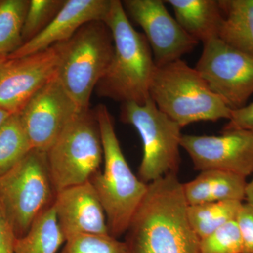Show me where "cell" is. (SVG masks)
Wrapping results in <instances>:
<instances>
[{"label":"cell","instance_id":"obj_28","mask_svg":"<svg viewBox=\"0 0 253 253\" xmlns=\"http://www.w3.org/2000/svg\"><path fill=\"white\" fill-rule=\"evenodd\" d=\"M16 236L0 206V253H15Z\"/></svg>","mask_w":253,"mask_h":253},{"label":"cell","instance_id":"obj_23","mask_svg":"<svg viewBox=\"0 0 253 253\" xmlns=\"http://www.w3.org/2000/svg\"><path fill=\"white\" fill-rule=\"evenodd\" d=\"M60 253H128L125 241L110 234H80L68 238Z\"/></svg>","mask_w":253,"mask_h":253},{"label":"cell","instance_id":"obj_13","mask_svg":"<svg viewBox=\"0 0 253 253\" xmlns=\"http://www.w3.org/2000/svg\"><path fill=\"white\" fill-rule=\"evenodd\" d=\"M180 145L197 170L217 169L246 178L253 173V133L250 131L224 129L219 136L182 135Z\"/></svg>","mask_w":253,"mask_h":253},{"label":"cell","instance_id":"obj_12","mask_svg":"<svg viewBox=\"0 0 253 253\" xmlns=\"http://www.w3.org/2000/svg\"><path fill=\"white\" fill-rule=\"evenodd\" d=\"M81 111L56 76L32 96L19 114L32 148L46 151Z\"/></svg>","mask_w":253,"mask_h":253},{"label":"cell","instance_id":"obj_2","mask_svg":"<svg viewBox=\"0 0 253 253\" xmlns=\"http://www.w3.org/2000/svg\"><path fill=\"white\" fill-rule=\"evenodd\" d=\"M104 23L112 34L114 50L109 68L96 86V93L123 104H144L150 98L156 67L149 42L133 28L119 0H112Z\"/></svg>","mask_w":253,"mask_h":253},{"label":"cell","instance_id":"obj_10","mask_svg":"<svg viewBox=\"0 0 253 253\" xmlns=\"http://www.w3.org/2000/svg\"><path fill=\"white\" fill-rule=\"evenodd\" d=\"M65 43L23 56H0V107L19 113L37 91L57 76Z\"/></svg>","mask_w":253,"mask_h":253},{"label":"cell","instance_id":"obj_15","mask_svg":"<svg viewBox=\"0 0 253 253\" xmlns=\"http://www.w3.org/2000/svg\"><path fill=\"white\" fill-rule=\"evenodd\" d=\"M112 0H67L45 29L26 42L8 58L23 57L68 41L86 23L104 22Z\"/></svg>","mask_w":253,"mask_h":253},{"label":"cell","instance_id":"obj_8","mask_svg":"<svg viewBox=\"0 0 253 253\" xmlns=\"http://www.w3.org/2000/svg\"><path fill=\"white\" fill-rule=\"evenodd\" d=\"M121 119L135 128L142 141L139 179L149 184L168 174H176L182 127L161 112L151 97L144 104H123Z\"/></svg>","mask_w":253,"mask_h":253},{"label":"cell","instance_id":"obj_24","mask_svg":"<svg viewBox=\"0 0 253 253\" xmlns=\"http://www.w3.org/2000/svg\"><path fill=\"white\" fill-rule=\"evenodd\" d=\"M64 3L63 0H31L23 24V44L45 29Z\"/></svg>","mask_w":253,"mask_h":253},{"label":"cell","instance_id":"obj_14","mask_svg":"<svg viewBox=\"0 0 253 253\" xmlns=\"http://www.w3.org/2000/svg\"><path fill=\"white\" fill-rule=\"evenodd\" d=\"M53 207L66 238L109 234L104 208L90 181L55 193Z\"/></svg>","mask_w":253,"mask_h":253},{"label":"cell","instance_id":"obj_5","mask_svg":"<svg viewBox=\"0 0 253 253\" xmlns=\"http://www.w3.org/2000/svg\"><path fill=\"white\" fill-rule=\"evenodd\" d=\"M113 40L103 21H92L80 28L65 43L57 78L82 111L89 109L93 91L109 68Z\"/></svg>","mask_w":253,"mask_h":253},{"label":"cell","instance_id":"obj_30","mask_svg":"<svg viewBox=\"0 0 253 253\" xmlns=\"http://www.w3.org/2000/svg\"><path fill=\"white\" fill-rule=\"evenodd\" d=\"M13 113L9 112L7 110L0 107V126L5 122L6 119L9 117Z\"/></svg>","mask_w":253,"mask_h":253},{"label":"cell","instance_id":"obj_4","mask_svg":"<svg viewBox=\"0 0 253 253\" xmlns=\"http://www.w3.org/2000/svg\"><path fill=\"white\" fill-rule=\"evenodd\" d=\"M149 93L158 109L181 127L201 121L229 120L232 113L199 71L181 59L156 66Z\"/></svg>","mask_w":253,"mask_h":253},{"label":"cell","instance_id":"obj_3","mask_svg":"<svg viewBox=\"0 0 253 253\" xmlns=\"http://www.w3.org/2000/svg\"><path fill=\"white\" fill-rule=\"evenodd\" d=\"M104 151V170L91 178L106 214L109 234L121 237L147 192L148 185L136 177L126 162L115 131L112 116L100 104L95 110Z\"/></svg>","mask_w":253,"mask_h":253},{"label":"cell","instance_id":"obj_29","mask_svg":"<svg viewBox=\"0 0 253 253\" xmlns=\"http://www.w3.org/2000/svg\"><path fill=\"white\" fill-rule=\"evenodd\" d=\"M246 200L247 203L253 205V178L252 180L248 183L247 187H246Z\"/></svg>","mask_w":253,"mask_h":253},{"label":"cell","instance_id":"obj_11","mask_svg":"<svg viewBox=\"0 0 253 253\" xmlns=\"http://www.w3.org/2000/svg\"><path fill=\"white\" fill-rule=\"evenodd\" d=\"M126 15L144 32L156 66L181 59L199 44L168 12L162 0H125Z\"/></svg>","mask_w":253,"mask_h":253},{"label":"cell","instance_id":"obj_7","mask_svg":"<svg viewBox=\"0 0 253 253\" xmlns=\"http://www.w3.org/2000/svg\"><path fill=\"white\" fill-rule=\"evenodd\" d=\"M55 193L46 151L33 149L9 172L0 176V206L16 236L22 237L49 207Z\"/></svg>","mask_w":253,"mask_h":253},{"label":"cell","instance_id":"obj_19","mask_svg":"<svg viewBox=\"0 0 253 253\" xmlns=\"http://www.w3.org/2000/svg\"><path fill=\"white\" fill-rule=\"evenodd\" d=\"M66 242L53 205L44 210L28 232L16 239L15 253H56Z\"/></svg>","mask_w":253,"mask_h":253},{"label":"cell","instance_id":"obj_27","mask_svg":"<svg viewBox=\"0 0 253 253\" xmlns=\"http://www.w3.org/2000/svg\"><path fill=\"white\" fill-rule=\"evenodd\" d=\"M245 129L253 133V102L239 109L232 110L224 129Z\"/></svg>","mask_w":253,"mask_h":253},{"label":"cell","instance_id":"obj_9","mask_svg":"<svg viewBox=\"0 0 253 253\" xmlns=\"http://www.w3.org/2000/svg\"><path fill=\"white\" fill-rule=\"evenodd\" d=\"M195 68L232 110L244 107L253 94V56L218 38L204 43Z\"/></svg>","mask_w":253,"mask_h":253},{"label":"cell","instance_id":"obj_17","mask_svg":"<svg viewBox=\"0 0 253 253\" xmlns=\"http://www.w3.org/2000/svg\"><path fill=\"white\" fill-rule=\"evenodd\" d=\"M175 19L194 39L203 43L218 38L223 14L216 0H167Z\"/></svg>","mask_w":253,"mask_h":253},{"label":"cell","instance_id":"obj_21","mask_svg":"<svg viewBox=\"0 0 253 253\" xmlns=\"http://www.w3.org/2000/svg\"><path fill=\"white\" fill-rule=\"evenodd\" d=\"M33 149L19 113L0 126V176L9 172Z\"/></svg>","mask_w":253,"mask_h":253},{"label":"cell","instance_id":"obj_26","mask_svg":"<svg viewBox=\"0 0 253 253\" xmlns=\"http://www.w3.org/2000/svg\"><path fill=\"white\" fill-rule=\"evenodd\" d=\"M236 221L242 240V253H253V205L243 203Z\"/></svg>","mask_w":253,"mask_h":253},{"label":"cell","instance_id":"obj_22","mask_svg":"<svg viewBox=\"0 0 253 253\" xmlns=\"http://www.w3.org/2000/svg\"><path fill=\"white\" fill-rule=\"evenodd\" d=\"M29 0H0V56L23 44L22 31Z\"/></svg>","mask_w":253,"mask_h":253},{"label":"cell","instance_id":"obj_25","mask_svg":"<svg viewBox=\"0 0 253 253\" xmlns=\"http://www.w3.org/2000/svg\"><path fill=\"white\" fill-rule=\"evenodd\" d=\"M241 234L236 220L229 221L200 240V253H242Z\"/></svg>","mask_w":253,"mask_h":253},{"label":"cell","instance_id":"obj_18","mask_svg":"<svg viewBox=\"0 0 253 253\" xmlns=\"http://www.w3.org/2000/svg\"><path fill=\"white\" fill-rule=\"evenodd\" d=\"M223 14L218 38L253 56V0H218Z\"/></svg>","mask_w":253,"mask_h":253},{"label":"cell","instance_id":"obj_16","mask_svg":"<svg viewBox=\"0 0 253 253\" xmlns=\"http://www.w3.org/2000/svg\"><path fill=\"white\" fill-rule=\"evenodd\" d=\"M248 182L244 176L211 169L202 171L189 182L182 184L183 192L189 206L224 201L246 200Z\"/></svg>","mask_w":253,"mask_h":253},{"label":"cell","instance_id":"obj_1","mask_svg":"<svg viewBox=\"0 0 253 253\" xmlns=\"http://www.w3.org/2000/svg\"><path fill=\"white\" fill-rule=\"evenodd\" d=\"M188 206L176 174L150 183L126 233L128 253H200Z\"/></svg>","mask_w":253,"mask_h":253},{"label":"cell","instance_id":"obj_6","mask_svg":"<svg viewBox=\"0 0 253 253\" xmlns=\"http://www.w3.org/2000/svg\"><path fill=\"white\" fill-rule=\"evenodd\" d=\"M46 153L55 193L90 181L104 161L95 113L88 109L78 113Z\"/></svg>","mask_w":253,"mask_h":253},{"label":"cell","instance_id":"obj_20","mask_svg":"<svg viewBox=\"0 0 253 253\" xmlns=\"http://www.w3.org/2000/svg\"><path fill=\"white\" fill-rule=\"evenodd\" d=\"M243 202L224 201L188 206L190 224L199 239L209 236L229 221L236 220Z\"/></svg>","mask_w":253,"mask_h":253}]
</instances>
